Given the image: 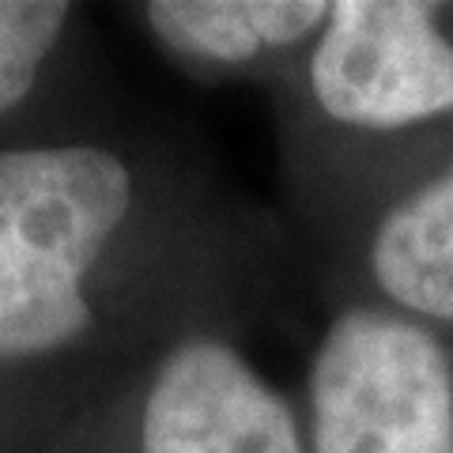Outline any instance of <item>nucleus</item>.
Returning a JSON list of instances; mask_svg holds the SVG:
<instances>
[{"mask_svg": "<svg viewBox=\"0 0 453 453\" xmlns=\"http://www.w3.org/2000/svg\"><path fill=\"white\" fill-rule=\"evenodd\" d=\"M310 401L318 453H453L449 363L404 318H340L318 351Z\"/></svg>", "mask_w": 453, "mask_h": 453, "instance_id": "nucleus-2", "label": "nucleus"}, {"mask_svg": "<svg viewBox=\"0 0 453 453\" xmlns=\"http://www.w3.org/2000/svg\"><path fill=\"white\" fill-rule=\"evenodd\" d=\"M310 80L329 118L396 129L453 110V46L438 35L434 4L340 0Z\"/></svg>", "mask_w": 453, "mask_h": 453, "instance_id": "nucleus-3", "label": "nucleus"}, {"mask_svg": "<svg viewBox=\"0 0 453 453\" xmlns=\"http://www.w3.org/2000/svg\"><path fill=\"white\" fill-rule=\"evenodd\" d=\"M371 261L401 306L453 321V170L381 219Z\"/></svg>", "mask_w": 453, "mask_h": 453, "instance_id": "nucleus-5", "label": "nucleus"}, {"mask_svg": "<svg viewBox=\"0 0 453 453\" xmlns=\"http://www.w3.org/2000/svg\"><path fill=\"white\" fill-rule=\"evenodd\" d=\"M68 4L53 0H0V113L35 88L42 61L57 46Z\"/></svg>", "mask_w": 453, "mask_h": 453, "instance_id": "nucleus-7", "label": "nucleus"}, {"mask_svg": "<svg viewBox=\"0 0 453 453\" xmlns=\"http://www.w3.org/2000/svg\"><path fill=\"white\" fill-rule=\"evenodd\" d=\"M129 201V170L110 151H0V359L42 356L88 329L83 280Z\"/></svg>", "mask_w": 453, "mask_h": 453, "instance_id": "nucleus-1", "label": "nucleus"}, {"mask_svg": "<svg viewBox=\"0 0 453 453\" xmlns=\"http://www.w3.org/2000/svg\"><path fill=\"white\" fill-rule=\"evenodd\" d=\"M144 453H303L291 408L216 340L163 363L144 408Z\"/></svg>", "mask_w": 453, "mask_h": 453, "instance_id": "nucleus-4", "label": "nucleus"}, {"mask_svg": "<svg viewBox=\"0 0 453 453\" xmlns=\"http://www.w3.org/2000/svg\"><path fill=\"white\" fill-rule=\"evenodd\" d=\"M155 35L211 61H250L265 46H288L329 19L321 0H155L144 8Z\"/></svg>", "mask_w": 453, "mask_h": 453, "instance_id": "nucleus-6", "label": "nucleus"}]
</instances>
